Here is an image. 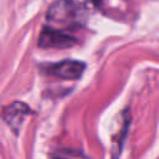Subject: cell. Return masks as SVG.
I'll return each mask as SVG.
<instances>
[{
    "label": "cell",
    "mask_w": 159,
    "mask_h": 159,
    "mask_svg": "<svg viewBox=\"0 0 159 159\" xmlns=\"http://www.w3.org/2000/svg\"><path fill=\"white\" fill-rule=\"evenodd\" d=\"M87 17V12L76 7L71 2L66 0L55 1L47 10L46 19L50 24L57 27L65 29H76L84 24ZM56 27V29H57Z\"/></svg>",
    "instance_id": "1"
},
{
    "label": "cell",
    "mask_w": 159,
    "mask_h": 159,
    "mask_svg": "<svg viewBox=\"0 0 159 159\" xmlns=\"http://www.w3.org/2000/svg\"><path fill=\"white\" fill-rule=\"evenodd\" d=\"M76 43V37L52 26H45L39 36V46L42 48H68Z\"/></svg>",
    "instance_id": "2"
},
{
    "label": "cell",
    "mask_w": 159,
    "mask_h": 159,
    "mask_svg": "<svg viewBox=\"0 0 159 159\" xmlns=\"http://www.w3.org/2000/svg\"><path fill=\"white\" fill-rule=\"evenodd\" d=\"M32 113L31 108L20 101H15L2 109V118L14 133H19L25 119Z\"/></svg>",
    "instance_id": "3"
},
{
    "label": "cell",
    "mask_w": 159,
    "mask_h": 159,
    "mask_svg": "<svg viewBox=\"0 0 159 159\" xmlns=\"http://www.w3.org/2000/svg\"><path fill=\"white\" fill-rule=\"evenodd\" d=\"M84 63L76 60H65L57 63H52L46 67V72L53 77L61 80H78L83 71Z\"/></svg>",
    "instance_id": "4"
},
{
    "label": "cell",
    "mask_w": 159,
    "mask_h": 159,
    "mask_svg": "<svg viewBox=\"0 0 159 159\" xmlns=\"http://www.w3.org/2000/svg\"><path fill=\"white\" fill-rule=\"evenodd\" d=\"M68 2H71L72 5H75L76 7L83 10L84 12H89L94 9H97L101 4V0H66Z\"/></svg>",
    "instance_id": "5"
},
{
    "label": "cell",
    "mask_w": 159,
    "mask_h": 159,
    "mask_svg": "<svg viewBox=\"0 0 159 159\" xmlns=\"http://www.w3.org/2000/svg\"><path fill=\"white\" fill-rule=\"evenodd\" d=\"M53 159H66V158H60V157H53Z\"/></svg>",
    "instance_id": "6"
}]
</instances>
